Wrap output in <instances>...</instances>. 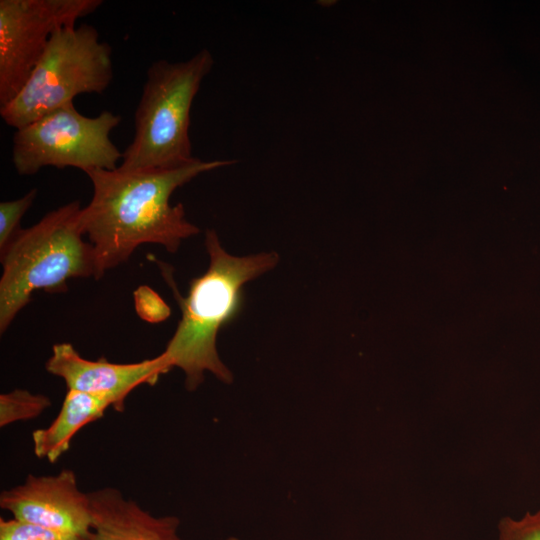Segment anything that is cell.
Listing matches in <instances>:
<instances>
[{"instance_id":"cell-3","label":"cell","mask_w":540,"mask_h":540,"mask_svg":"<svg viewBox=\"0 0 540 540\" xmlns=\"http://www.w3.org/2000/svg\"><path fill=\"white\" fill-rule=\"evenodd\" d=\"M81 205L73 201L48 212L36 224L19 229L0 252V332L42 290L68 291L76 278L100 279L105 274L90 242L83 239Z\"/></svg>"},{"instance_id":"cell-17","label":"cell","mask_w":540,"mask_h":540,"mask_svg":"<svg viewBox=\"0 0 540 540\" xmlns=\"http://www.w3.org/2000/svg\"><path fill=\"white\" fill-rule=\"evenodd\" d=\"M226 540H239V539H237V538H235V537H229V538H227Z\"/></svg>"},{"instance_id":"cell-7","label":"cell","mask_w":540,"mask_h":540,"mask_svg":"<svg viewBox=\"0 0 540 540\" xmlns=\"http://www.w3.org/2000/svg\"><path fill=\"white\" fill-rule=\"evenodd\" d=\"M101 0H0V107L23 88L52 34L98 9Z\"/></svg>"},{"instance_id":"cell-1","label":"cell","mask_w":540,"mask_h":540,"mask_svg":"<svg viewBox=\"0 0 540 540\" xmlns=\"http://www.w3.org/2000/svg\"><path fill=\"white\" fill-rule=\"evenodd\" d=\"M235 163L234 160L193 162L175 168L94 170L87 175L93 192L82 207L80 225L105 273L129 260L144 244H158L175 253L199 228L182 203L172 205L176 189L198 175Z\"/></svg>"},{"instance_id":"cell-13","label":"cell","mask_w":540,"mask_h":540,"mask_svg":"<svg viewBox=\"0 0 540 540\" xmlns=\"http://www.w3.org/2000/svg\"><path fill=\"white\" fill-rule=\"evenodd\" d=\"M0 540H89L74 533L56 530L16 518H0Z\"/></svg>"},{"instance_id":"cell-16","label":"cell","mask_w":540,"mask_h":540,"mask_svg":"<svg viewBox=\"0 0 540 540\" xmlns=\"http://www.w3.org/2000/svg\"><path fill=\"white\" fill-rule=\"evenodd\" d=\"M133 296L136 312L141 319L149 323H159L170 316V307L149 286H139Z\"/></svg>"},{"instance_id":"cell-15","label":"cell","mask_w":540,"mask_h":540,"mask_svg":"<svg viewBox=\"0 0 540 540\" xmlns=\"http://www.w3.org/2000/svg\"><path fill=\"white\" fill-rule=\"evenodd\" d=\"M498 530V540H540V510L519 519L503 518Z\"/></svg>"},{"instance_id":"cell-12","label":"cell","mask_w":540,"mask_h":540,"mask_svg":"<svg viewBox=\"0 0 540 540\" xmlns=\"http://www.w3.org/2000/svg\"><path fill=\"white\" fill-rule=\"evenodd\" d=\"M51 406L48 396L25 389H14L0 395V427L40 416Z\"/></svg>"},{"instance_id":"cell-10","label":"cell","mask_w":540,"mask_h":540,"mask_svg":"<svg viewBox=\"0 0 540 540\" xmlns=\"http://www.w3.org/2000/svg\"><path fill=\"white\" fill-rule=\"evenodd\" d=\"M92 526L89 540H182L179 518L154 516L114 487L88 493Z\"/></svg>"},{"instance_id":"cell-6","label":"cell","mask_w":540,"mask_h":540,"mask_svg":"<svg viewBox=\"0 0 540 540\" xmlns=\"http://www.w3.org/2000/svg\"><path fill=\"white\" fill-rule=\"evenodd\" d=\"M121 116L103 111L96 117L81 114L67 103L30 124L16 129L12 162L19 175H33L44 167H74L86 174L114 170L122 153L110 133Z\"/></svg>"},{"instance_id":"cell-4","label":"cell","mask_w":540,"mask_h":540,"mask_svg":"<svg viewBox=\"0 0 540 540\" xmlns=\"http://www.w3.org/2000/svg\"><path fill=\"white\" fill-rule=\"evenodd\" d=\"M214 64L202 49L190 59L154 61L134 115L135 133L118 166L124 170L175 168L193 162L190 111Z\"/></svg>"},{"instance_id":"cell-14","label":"cell","mask_w":540,"mask_h":540,"mask_svg":"<svg viewBox=\"0 0 540 540\" xmlns=\"http://www.w3.org/2000/svg\"><path fill=\"white\" fill-rule=\"evenodd\" d=\"M38 190L32 188L21 198L0 203V252L3 251L20 229L23 215L37 197Z\"/></svg>"},{"instance_id":"cell-5","label":"cell","mask_w":540,"mask_h":540,"mask_svg":"<svg viewBox=\"0 0 540 540\" xmlns=\"http://www.w3.org/2000/svg\"><path fill=\"white\" fill-rule=\"evenodd\" d=\"M113 78L112 49L88 24L57 29L19 93L0 107L15 129L73 102L80 94H101Z\"/></svg>"},{"instance_id":"cell-2","label":"cell","mask_w":540,"mask_h":540,"mask_svg":"<svg viewBox=\"0 0 540 540\" xmlns=\"http://www.w3.org/2000/svg\"><path fill=\"white\" fill-rule=\"evenodd\" d=\"M205 247L210 263L207 271L189 284L186 297L179 294L171 269L160 263L163 278L173 290L181 318L163 353L173 367L185 374L188 391L196 390L205 372L230 384L233 375L216 348L219 331L237 318L244 304L242 287L278 263L274 252L233 256L221 246L216 232L208 229Z\"/></svg>"},{"instance_id":"cell-11","label":"cell","mask_w":540,"mask_h":540,"mask_svg":"<svg viewBox=\"0 0 540 540\" xmlns=\"http://www.w3.org/2000/svg\"><path fill=\"white\" fill-rule=\"evenodd\" d=\"M112 407L110 400L75 390H67L62 406L51 424L32 433L36 457L56 462L69 448L73 437L84 426L101 418Z\"/></svg>"},{"instance_id":"cell-8","label":"cell","mask_w":540,"mask_h":540,"mask_svg":"<svg viewBox=\"0 0 540 540\" xmlns=\"http://www.w3.org/2000/svg\"><path fill=\"white\" fill-rule=\"evenodd\" d=\"M0 507L18 520L88 539L91 536L89 494L80 490L70 469L56 475H28L22 484L1 492Z\"/></svg>"},{"instance_id":"cell-9","label":"cell","mask_w":540,"mask_h":540,"mask_svg":"<svg viewBox=\"0 0 540 540\" xmlns=\"http://www.w3.org/2000/svg\"><path fill=\"white\" fill-rule=\"evenodd\" d=\"M173 368L162 352L156 357L135 363H113L101 357L83 358L71 343H56L45 369L64 380L67 390L107 398L118 412L125 409L127 396L138 386L155 385L160 376Z\"/></svg>"}]
</instances>
